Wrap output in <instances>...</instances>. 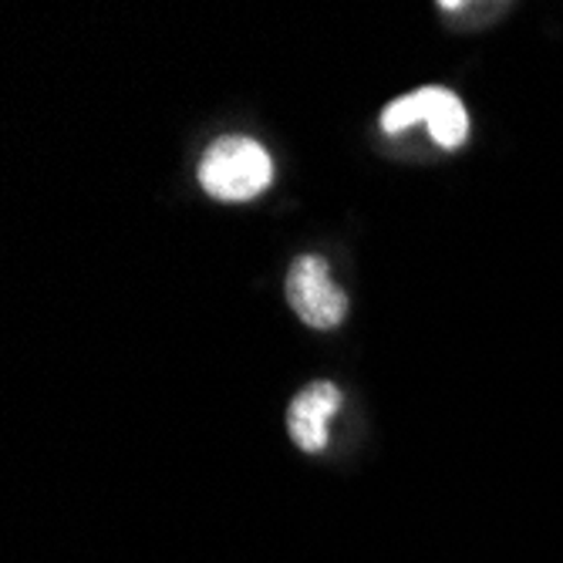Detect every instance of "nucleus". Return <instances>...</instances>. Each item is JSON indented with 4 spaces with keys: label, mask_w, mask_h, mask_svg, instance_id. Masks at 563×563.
<instances>
[{
    "label": "nucleus",
    "mask_w": 563,
    "mask_h": 563,
    "mask_svg": "<svg viewBox=\"0 0 563 563\" xmlns=\"http://www.w3.org/2000/svg\"><path fill=\"white\" fill-rule=\"evenodd\" d=\"M287 300L297 311V318L307 328L318 331H331L344 321L347 314V297L344 290H338V284L331 280V271L321 257H300L290 264L287 271Z\"/></svg>",
    "instance_id": "2"
},
{
    "label": "nucleus",
    "mask_w": 563,
    "mask_h": 563,
    "mask_svg": "<svg viewBox=\"0 0 563 563\" xmlns=\"http://www.w3.org/2000/svg\"><path fill=\"white\" fill-rule=\"evenodd\" d=\"M341 408V391L331 382L307 385L287 408V429L303 452H321L328 445V426Z\"/></svg>",
    "instance_id": "3"
},
{
    "label": "nucleus",
    "mask_w": 563,
    "mask_h": 563,
    "mask_svg": "<svg viewBox=\"0 0 563 563\" xmlns=\"http://www.w3.org/2000/svg\"><path fill=\"white\" fill-rule=\"evenodd\" d=\"M426 122H429L432 139L445 148L463 145V139L470 132L466 106L445 88H426Z\"/></svg>",
    "instance_id": "4"
},
{
    "label": "nucleus",
    "mask_w": 563,
    "mask_h": 563,
    "mask_svg": "<svg viewBox=\"0 0 563 563\" xmlns=\"http://www.w3.org/2000/svg\"><path fill=\"white\" fill-rule=\"evenodd\" d=\"M419 122H426V88H419V91H412V95H405V98L391 101V106L382 112V129H385L388 135L405 132V129H412V125H419Z\"/></svg>",
    "instance_id": "5"
},
{
    "label": "nucleus",
    "mask_w": 563,
    "mask_h": 563,
    "mask_svg": "<svg viewBox=\"0 0 563 563\" xmlns=\"http://www.w3.org/2000/svg\"><path fill=\"white\" fill-rule=\"evenodd\" d=\"M274 179L267 148L243 135L217 139L199 159V186L220 202H243L261 196Z\"/></svg>",
    "instance_id": "1"
}]
</instances>
